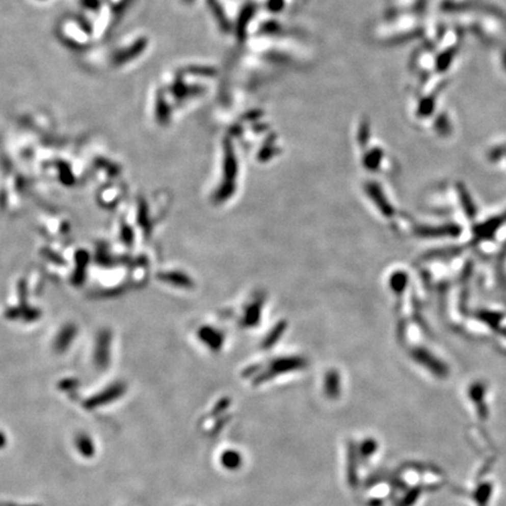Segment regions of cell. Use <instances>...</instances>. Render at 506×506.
<instances>
[{
	"label": "cell",
	"instance_id": "4",
	"mask_svg": "<svg viewBox=\"0 0 506 506\" xmlns=\"http://www.w3.org/2000/svg\"><path fill=\"white\" fill-rule=\"evenodd\" d=\"M460 190H461V195H462V202H463V205H464V209L466 211V214H468L470 217H473L474 206H473V203L471 202V198H470L468 192L463 189V187H461Z\"/></svg>",
	"mask_w": 506,
	"mask_h": 506
},
{
	"label": "cell",
	"instance_id": "2",
	"mask_svg": "<svg viewBox=\"0 0 506 506\" xmlns=\"http://www.w3.org/2000/svg\"><path fill=\"white\" fill-rule=\"evenodd\" d=\"M121 393V390L120 389H113V390H109L107 394L103 395V396H96L95 398H92V400H89L88 403L86 406H87L88 408H95V407H99V406H102V405H105L104 402H107V401H111V400H114V398H116L117 396L120 395Z\"/></svg>",
	"mask_w": 506,
	"mask_h": 506
},
{
	"label": "cell",
	"instance_id": "3",
	"mask_svg": "<svg viewBox=\"0 0 506 506\" xmlns=\"http://www.w3.org/2000/svg\"><path fill=\"white\" fill-rule=\"evenodd\" d=\"M77 448L85 456H90L93 454V444L88 437L81 436L77 438Z\"/></svg>",
	"mask_w": 506,
	"mask_h": 506
},
{
	"label": "cell",
	"instance_id": "1",
	"mask_svg": "<svg viewBox=\"0 0 506 506\" xmlns=\"http://www.w3.org/2000/svg\"><path fill=\"white\" fill-rule=\"evenodd\" d=\"M506 221V214L501 216V217L498 218H492L490 221L485 222L484 224H482L481 226H478L474 229V234H476L477 238H490L495 233V231L500 226V224L503 222Z\"/></svg>",
	"mask_w": 506,
	"mask_h": 506
}]
</instances>
